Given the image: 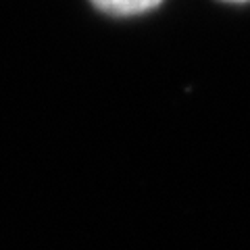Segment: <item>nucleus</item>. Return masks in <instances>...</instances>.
<instances>
[{"label":"nucleus","mask_w":250,"mask_h":250,"mask_svg":"<svg viewBox=\"0 0 250 250\" xmlns=\"http://www.w3.org/2000/svg\"><path fill=\"white\" fill-rule=\"evenodd\" d=\"M100 11L117 17H127V15H140L146 11H152L163 0H92Z\"/></svg>","instance_id":"obj_1"},{"label":"nucleus","mask_w":250,"mask_h":250,"mask_svg":"<svg viewBox=\"0 0 250 250\" xmlns=\"http://www.w3.org/2000/svg\"><path fill=\"white\" fill-rule=\"evenodd\" d=\"M229 2H246V0H229Z\"/></svg>","instance_id":"obj_2"}]
</instances>
